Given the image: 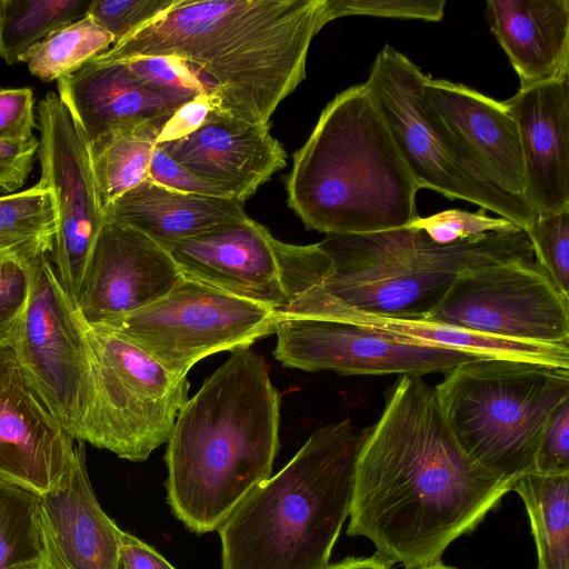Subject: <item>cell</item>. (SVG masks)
<instances>
[{
	"mask_svg": "<svg viewBox=\"0 0 569 569\" xmlns=\"http://www.w3.org/2000/svg\"><path fill=\"white\" fill-rule=\"evenodd\" d=\"M103 216L142 232L167 250L217 226L248 218L243 203L234 199L183 193L149 179L117 199Z\"/></svg>",
	"mask_w": 569,
	"mask_h": 569,
	"instance_id": "obj_24",
	"label": "cell"
},
{
	"mask_svg": "<svg viewBox=\"0 0 569 569\" xmlns=\"http://www.w3.org/2000/svg\"><path fill=\"white\" fill-rule=\"evenodd\" d=\"M42 184L54 197L58 223L51 251L57 277L73 305L104 222L90 146L59 96L49 91L37 108Z\"/></svg>",
	"mask_w": 569,
	"mask_h": 569,
	"instance_id": "obj_13",
	"label": "cell"
},
{
	"mask_svg": "<svg viewBox=\"0 0 569 569\" xmlns=\"http://www.w3.org/2000/svg\"><path fill=\"white\" fill-rule=\"evenodd\" d=\"M37 128L34 97L30 88L0 89V140L26 139Z\"/></svg>",
	"mask_w": 569,
	"mask_h": 569,
	"instance_id": "obj_40",
	"label": "cell"
},
{
	"mask_svg": "<svg viewBox=\"0 0 569 569\" xmlns=\"http://www.w3.org/2000/svg\"><path fill=\"white\" fill-rule=\"evenodd\" d=\"M279 322L267 306L182 276L159 300L103 326L186 378L199 360L248 348Z\"/></svg>",
	"mask_w": 569,
	"mask_h": 569,
	"instance_id": "obj_10",
	"label": "cell"
},
{
	"mask_svg": "<svg viewBox=\"0 0 569 569\" xmlns=\"http://www.w3.org/2000/svg\"><path fill=\"white\" fill-rule=\"evenodd\" d=\"M445 375L433 388L461 449L511 482L533 472L545 427L569 399V368L485 357Z\"/></svg>",
	"mask_w": 569,
	"mask_h": 569,
	"instance_id": "obj_7",
	"label": "cell"
},
{
	"mask_svg": "<svg viewBox=\"0 0 569 569\" xmlns=\"http://www.w3.org/2000/svg\"><path fill=\"white\" fill-rule=\"evenodd\" d=\"M76 445L9 342L0 343V480L38 496L48 493L69 473Z\"/></svg>",
	"mask_w": 569,
	"mask_h": 569,
	"instance_id": "obj_15",
	"label": "cell"
},
{
	"mask_svg": "<svg viewBox=\"0 0 569 569\" xmlns=\"http://www.w3.org/2000/svg\"><path fill=\"white\" fill-rule=\"evenodd\" d=\"M58 214L52 190L38 182L0 197V259L28 266L51 254Z\"/></svg>",
	"mask_w": 569,
	"mask_h": 569,
	"instance_id": "obj_28",
	"label": "cell"
},
{
	"mask_svg": "<svg viewBox=\"0 0 569 569\" xmlns=\"http://www.w3.org/2000/svg\"><path fill=\"white\" fill-rule=\"evenodd\" d=\"M319 246L329 267L297 281L277 318L320 302L406 319L426 318L462 272L487 264L532 260L523 229L489 232L449 244L407 226L367 234H326Z\"/></svg>",
	"mask_w": 569,
	"mask_h": 569,
	"instance_id": "obj_5",
	"label": "cell"
},
{
	"mask_svg": "<svg viewBox=\"0 0 569 569\" xmlns=\"http://www.w3.org/2000/svg\"><path fill=\"white\" fill-rule=\"evenodd\" d=\"M91 0H0V58L23 62L53 31L84 17Z\"/></svg>",
	"mask_w": 569,
	"mask_h": 569,
	"instance_id": "obj_29",
	"label": "cell"
},
{
	"mask_svg": "<svg viewBox=\"0 0 569 569\" xmlns=\"http://www.w3.org/2000/svg\"><path fill=\"white\" fill-rule=\"evenodd\" d=\"M423 319L495 338L569 346V297L533 259L460 273Z\"/></svg>",
	"mask_w": 569,
	"mask_h": 569,
	"instance_id": "obj_11",
	"label": "cell"
},
{
	"mask_svg": "<svg viewBox=\"0 0 569 569\" xmlns=\"http://www.w3.org/2000/svg\"><path fill=\"white\" fill-rule=\"evenodd\" d=\"M76 307V306H74ZM91 368V397L81 441L122 459L143 461L167 442L187 402L189 382L76 309Z\"/></svg>",
	"mask_w": 569,
	"mask_h": 569,
	"instance_id": "obj_8",
	"label": "cell"
},
{
	"mask_svg": "<svg viewBox=\"0 0 569 569\" xmlns=\"http://www.w3.org/2000/svg\"><path fill=\"white\" fill-rule=\"evenodd\" d=\"M527 509L538 569H569V473L529 472L511 486Z\"/></svg>",
	"mask_w": 569,
	"mask_h": 569,
	"instance_id": "obj_27",
	"label": "cell"
},
{
	"mask_svg": "<svg viewBox=\"0 0 569 569\" xmlns=\"http://www.w3.org/2000/svg\"><path fill=\"white\" fill-rule=\"evenodd\" d=\"M392 562L375 553L370 557H349L340 562L329 565L327 569H391Z\"/></svg>",
	"mask_w": 569,
	"mask_h": 569,
	"instance_id": "obj_44",
	"label": "cell"
},
{
	"mask_svg": "<svg viewBox=\"0 0 569 569\" xmlns=\"http://www.w3.org/2000/svg\"><path fill=\"white\" fill-rule=\"evenodd\" d=\"M363 435L348 420L313 431L218 528L222 569H327L350 512Z\"/></svg>",
	"mask_w": 569,
	"mask_h": 569,
	"instance_id": "obj_6",
	"label": "cell"
},
{
	"mask_svg": "<svg viewBox=\"0 0 569 569\" xmlns=\"http://www.w3.org/2000/svg\"><path fill=\"white\" fill-rule=\"evenodd\" d=\"M428 77L407 56L386 44L363 83L418 188L469 201L525 229L536 213L526 200L490 183L463 156L426 106Z\"/></svg>",
	"mask_w": 569,
	"mask_h": 569,
	"instance_id": "obj_9",
	"label": "cell"
},
{
	"mask_svg": "<svg viewBox=\"0 0 569 569\" xmlns=\"http://www.w3.org/2000/svg\"><path fill=\"white\" fill-rule=\"evenodd\" d=\"M178 0H91L87 16L114 39V43L152 22ZM113 43V44H114Z\"/></svg>",
	"mask_w": 569,
	"mask_h": 569,
	"instance_id": "obj_34",
	"label": "cell"
},
{
	"mask_svg": "<svg viewBox=\"0 0 569 569\" xmlns=\"http://www.w3.org/2000/svg\"><path fill=\"white\" fill-rule=\"evenodd\" d=\"M216 100L212 94L203 93L180 106L164 123L157 143L178 140L197 129L207 120L214 109Z\"/></svg>",
	"mask_w": 569,
	"mask_h": 569,
	"instance_id": "obj_42",
	"label": "cell"
},
{
	"mask_svg": "<svg viewBox=\"0 0 569 569\" xmlns=\"http://www.w3.org/2000/svg\"><path fill=\"white\" fill-rule=\"evenodd\" d=\"M423 97L472 167L497 188L525 200L518 127L505 101L431 77Z\"/></svg>",
	"mask_w": 569,
	"mask_h": 569,
	"instance_id": "obj_19",
	"label": "cell"
},
{
	"mask_svg": "<svg viewBox=\"0 0 569 569\" xmlns=\"http://www.w3.org/2000/svg\"><path fill=\"white\" fill-rule=\"evenodd\" d=\"M274 358L284 367L339 375L447 373L485 358L462 350L405 343L347 321L290 318L276 329Z\"/></svg>",
	"mask_w": 569,
	"mask_h": 569,
	"instance_id": "obj_14",
	"label": "cell"
},
{
	"mask_svg": "<svg viewBox=\"0 0 569 569\" xmlns=\"http://www.w3.org/2000/svg\"><path fill=\"white\" fill-rule=\"evenodd\" d=\"M446 0H326L327 20L365 14L381 18L440 21Z\"/></svg>",
	"mask_w": 569,
	"mask_h": 569,
	"instance_id": "obj_36",
	"label": "cell"
},
{
	"mask_svg": "<svg viewBox=\"0 0 569 569\" xmlns=\"http://www.w3.org/2000/svg\"><path fill=\"white\" fill-rule=\"evenodd\" d=\"M511 486L461 449L433 387L399 375L380 418L365 429L347 533L368 538L392 563L419 569L440 561Z\"/></svg>",
	"mask_w": 569,
	"mask_h": 569,
	"instance_id": "obj_1",
	"label": "cell"
},
{
	"mask_svg": "<svg viewBox=\"0 0 569 569\" xmlns=\"http://www.w3.org/2000/svg\"><path fill=\"white\" fill-rule=\"evenodd\" d=\"M18 569H40V568H18Z\"/></svg>",
	"mask_w": 569,
	"mask_h": 569,
	"instance_id": "obj_46",
	"label": "cell"
},
{
	"mask_svg": "<svg viewBox=\"0 0 569 569\" xmlns=\"http://www.w3.org/2000/svg\"><path fill=\"white\" fill-rule=\"evenodd\" d=\"M83 443L62 482L39 496L41 569H120L122 530L96 498Z\"/></svg>",
	"mask_w": 569,
	"mask_h": 569,
	"instance_id": "obj_20",
	"label": "cell"
},
{
	"mask_svg": "<svg viewBox=\"0 0 569 569\" xmlns=\"http://www.w3.org/2000/svg\"><path fill=\"white\" fill-rule=\"evenodd\" d=\"M198 178L239 202L253 196L286 166L270 124L253 123L214 108L203 124L178 140L157 143Z\"/></svg>",
	"mask_w": 569,
	"mask_h": 569,
	"instance_id": "obj_17",
	"label": "cell"
},
{
	"mask_svg": "<svg viewBox=\"0 0 569 569\" xmlns=\"http://www.w3.org/2000/svg\"><path fill=\"white\" fill-rule=\"evenodd\" d=\"M120 569H176L149 545L121 531Z\"/></svg>",
	"mask_w": 569,
	"mask_h": 569,
	"instance_id": "obj_43",
	"label": "cell"
},
{
	"mask_svg": "<svg viewBox=\"0 0 569 569\" xmlns=\"http://www.w3.org/2000/svg\"><path fill=\"white\" fill-rule=\"evenodd\" d=\"M293 318L347 321L396 341L449 348L486 357L515 358L569 368V346L542 345L483 336L425 319H406L365 312L335 302L299 310Z\"/></svg>",
	"mask_w": 569,
	"mask_h": 569,
	"instance_id": "obj_25",
	"label": "cell"
},
{
	"mask_svg": "<svg viewBox=\"0 0 569 569\" xmlns=\"http://www.w3.org/2000/svg\"><path fill=\"white\" fill-rule=\"evenodd\" d=\"M57 84L89 143L114 128L170 117L192 100L143 82L124 61L90 60Z\"/></svg>",
	"mask_w": 569,
	"mask_h": 569,
	"instance_id": "obj_22",
	"label": "cell"
},
{
	"mask_svg": "<svg viewBox=\"0 0 569 569\" xmlns=\"http://www.w3.org/2000/svg\"><path fill=\"white\" fill-rule=\"evenodd\" d=\"M486 16L520 89L569 78L568 0H489Z\"/></svg>",
	"mask_w": 569,
	"mask_h": 569,
	"instance_id": "obj_23",
	"label": "cell"
},
{
	"mask_svg": "<svg viewBox=\"0 0 569 569\" xmlns=\"http://www.w3.org/2000/svg\"><path fill=\"white\" fill-rule=\"evenodd\" d=\"M279 422L264 359L249 347L232 350L183 405L167 441L168 502L189 530H218L271 477Z\"/></svg>",
	"mask_w": 569,
	"mask_h": 569,
	"instance_id": "obj_3",
	"label": "cell"
},
{
	"mask_svg": "<svg viewBox=\"0 0 569 569\" xmlns=\"http://www.w3.org/2000/svg\"><path fill=\"white\" fill-rule=\"evenodd\" d=\"M274 240L264 226L248 217L178 241L168 251L183 277L274 312L284 300Z\"/></svg>",
	"mask_w": 569,
	"mask_h": 569,
	"instance_id": "obj_18",
	"label": "cell"
},
{
	"mask_svg": "<svg viewBox=\"0 0 569 569\" xmlns=\"http://www.w3.org/2000/svg\"><path fill=\"white\" fill-rule=\"evenodd\" d=\"M2 261V259H0V262Z\"/></svg>",
	"mask_w": 569,
	"mask_h": 569,
	"instance_id": "obj_47",
	"label": "cell"
},
{
	"mask_svg": "<svg viewBox=\"0 0 569 569\" xmlns=\"http://www.w3.org/2000/svg\"><path fill=\"white\" fill-rule=\"evenodd\" d=\"M181 277L167 249L129 226L104 220L74 306L88 323L106 325L159 300Z\"/></svg>",
	"mask_w": 569,
	"mask_h": 569,
	"instance_id": "obj_16",
	"label": "cell"
},
{
	"mask_svg": "<svg viewBox=\"0 0 569 569\" xmlns=\"http://www.w3.org/2000/svg\"><path fill=\"white\" fill-rule=\"evenodd\" d=\"M30 270L27 305L8 342L51 412L81 440L91 397L87 343L50 254Z\"/></svg>",
	"mask_w": 569,
	"mask_h": 569,
	"instance_id": "obj_12",
	"label": "cell"
},
{
	"mask_svg": "<svg viewBox=\"0 0 569 569\" xmlns=\"http://www.w3.org/2000/svg\"><path fill=\"white\" fill-rule=\"evenodd\" d=\"M409 226L422 230L432 241L440 244L520 228L508 219L487 216L483 208L477 212L445 210L427 218L418 217Z\"/></svg>",
	"mask_w": 569,
	"mask_h": 569,
	"instance_id": "obj_33",
	"label": "cell"
},
{
	"mask_svg": "<svg viewBox=\"0 0 569 569\" xmlns=\"http://www.w3.org/2000/svg\"><path fill=\"white\" fill-rule=\"evenodd\" d=\"M292 159L288 206L310 230L367 234L418 218L419 188L363 83L326 106Z\"/></svg>",
	"mask_w": 569,
	"mask_h": 569,
	"instance_id": "obj_4",
	"label": "cell"
},
{
	"mask_svg": "<svg viewBox=\"0 0 569 569\" xmlns=\"http://www.w3.org/2000/svg\"><path fill=\"white\" fill-rule=\"evenodd\" d=\"M30 282V266L7 259L0 262V343L9 340L23 313Z\"/></svg>",
	"mask_w": 569,
	"mask_h": 569,
	"instance_id": "obj_37",
	"label": "cell"
},
{
	"mask_svg": "<svg viewBox=\"0 0 569 569\" xmlns=\"http://www.w3.org/2000/svg\"><path fill=\"white\" fill-rule=\"evenodd\" d=\"M419 569H459V568L447 566V565H443L441 561H437L431 565L421 567Z\"/></svg>",
	"mask_w": 569,
	"mask_h": 569,
	"instance_id": "obj_45",
	"label": "cell"
},
{
	"mask_svg": "<svg viewBox=\"0 0 569 569\" xmlns=\"http://www.w3.org/2000/svg\"><path fill=\"white\" fill-rule=\"evenodd\" d=\"M143 82L160 90L193 99L209 93L208 87L183 61L173 57L148 56L123 60Z\"/></svg>",
	"mask_w": 569,
	"mask_h": 569,
	"instance_id": "obj_35",
	"label": "cell"
},
{
	"mask_svg": "<svg viewBox=\"0 0 569 569\" xmlns=\"http://www.w3.org/2000/svg\"><path fill=\"white\" fill-rule=\"evenodd\" d=\"M533 472L569 473V399L548 420L536 453Z\"/></svg>",
	"mask_w": 569,
	"mask_h": 569,
	"instance_id": "obj_38",
	"label": "cell"
},
{
	"mask_svg": "<svg viewBox=\"0 0 569 569\" xmlns=\"http://www.w3.org/2000/svg\"><path fill=\"white\" fill-rule=\"evenodd\" d=\"M113 43V37L86 14L32 47L23 62L31 74L50 82L76 72Z\"/></svg>",
	"mask_w": 569,
	"mask_h": 569,
	"instance_id": "obj_30",
	"label": "cell"
},
{
	"mask_svg": "<svg viewBox=\"0 0 569 569\" xmlns=\"http://www.w3.org/2000/svg\"><path fill=\"white\" fill-rule=\"evenodd\" d=\"M148 179L183 193L228 198L220 189L194 176L158 146L150 158Z\"/></svg>",
	"mask_w": 569,
	"mask_h": 569,
	"instance_id": "obj_39",
	"label": "cell"
},
{
	"mask_svg": "<svg viewBox=\"0 0 569 569\" xmlns=\"http://www.w3.org/2000/svg\"><path fill=\"white\" fill-rule=\"evenodd\" d=\"M38 150L34 136L0 140V193L11 194L26 183Z\"/></svg>",
	"mask_w": 569,
	"mask_h": 569,
	"instance_id": "obj_41",
	"label": "cell"
},
{
	"mask_svg": "<svg viewBox=\"0 0 569 569\" xmlns=\"http://www.w3.org/2000/svg\"><path fill=\"white\" fill-rule=\"evenodd\" d=\"M39 496L0 480V569L40 568Z\"/></svg>",
	"mask_w": 569,
	"mask_h": 569,
	"instance_id": "obj_31",
	"label": "cell"
},
{
	"mask_svg": "<svg viewBox=\"0 0 569 569\" xmlns=\"http://www.w3.org/2000/svg\"><path fill=\"white\" fill-rule=\"evenodd\" d=\"M519 132L523 198L536 216L569 210V78L505 101Z\"/></svg>",
	"mask_w": 569,
	"mask_h": 569,
	"instance_id": "obj_21",
	"label": "cell"
},
{
	"mask_svg": "<svg viewBox=\"0 0 569 569\" xmlns=\"http://www.w3.org/2000/svg\"><path fill=\"white\" fill-rule=\"evenodd\" d=\"M523 230L537 263L569 297V210L536 216Z\"/></svg>",
	"mask_w": 569,
	"mask_h": 569,
	"instance_id": "obj_32",
	"label": "cell"
},
{
	"mask_svg": "<svg viewBox=\"0 0 569 569\" xmlns=\"http://www.w3.org/2000/svg\"><path fill=\"white\" fill-rule=\"evenodd\" d=\"M327 23L326 0H178L92 60L177 58L208 87L216 108L269 124L305 80L311 41Z\"/></svg>",
	"mask_w": 569,
	"mask_h": 569,
	"instance_id": "obj_2",
	"label": "cell"
},
{
	"mask_svg": "<svg viewBox=\"0 0 569 569\" xmlns=\"http://www.w3.org/2000/svg\"><path fill=\"white\" fill-rule=\"evenodd\" d=\"M170 117L114 128L89 143L103 212L122 194L148 179L152 151Z\"/></svg>",
	"mask_w": 569,
	"mask_h": 569,
	"instance_id": "obj_26",
	"label": "cell"
}]
</instances>
